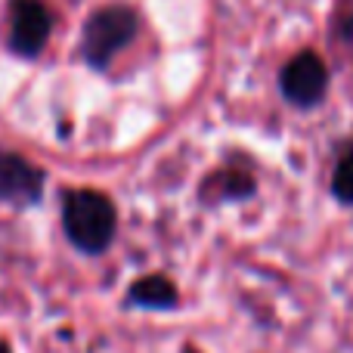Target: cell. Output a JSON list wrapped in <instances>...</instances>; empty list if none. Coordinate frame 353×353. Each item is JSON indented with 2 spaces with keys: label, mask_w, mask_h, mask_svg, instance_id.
<instances>
[{
  "label": "cell",
  "mask_w": 353,
  "mask_h": 353,
  "mask_svg": "<svg viewBox=\"0 0 353 353\" xmlns=\"http://www.w3.org/2000/svg\"><path fill=\"white\" fill-rule=\"evenodd\" d=\"M62 226L78 251L103 254L118 230V211L109 195L97 189H74L62 201Z\"/></svg>",
  "instance_id": "1"
},
{
  "label": "cell",
  "mask_w": 353,
  "mask_h": 353,
  "mask_svg": "<svg viewBox=\"0 0 353 353\" xmlns=\"http://www.w3.org/2000/svg\"><path fill=\"white\" fill-rule=\"evenodd\" d=\"M137 31H140V16L130 6H103L87 19L81 34V53L93 68H109V62L137 37Z\"/></svg>",
  "instance_id": "2"
},
{
  "label": "cell",
  "mask_w": 353,
  "mask_h": 353,
  "mask_svg": "<svg viewBox=\"0 0 353 353\" xmlns=\"http://www.w3.org/2000/svg\"><path fill=\"white\" fill-rule=\"evenodd\" d=\"M254 192V180L248 174H239V171H220L214 176H208L205 186H201V199H220V201H230V199H248Z\"/></svg>",
  "instance_id": "7"
},
{
  "label": "cell",
  "mask_w": 353,
  "mask_h": 353,
  "mask_svg": "<svg viewBox=\"0 0 353 353\" xmlns=\"http://www.w3.org/2000/svg\"><path fill=\"white\" fill-rule=\"evenodd\" d=\"M183 353H199V350H195V347H183Z\"/></svg>",
  "instance_id": "9"
},
{
  "label": "cell",
  "mask_w": 353,
  "mask_h": 353,
  "mask_svg": "<svg viewBox=\"0 0 353 353\" xmlns=\"http://www.w3.org/2000/svg\"><path fill=\"white\" fill-rule=\"evenodd\" d=\"M53 19L41 0H12L10 6V50L16 56L34 59L50 41Z\"/></svg>",
  "instance_id": "4"
},
{
  "label": "cell",
  "mask_w": 353,
  "mask_h": 353,
  "mask_svg": "<svg viewBox=\"0 0 353 353\" xmlns=\"http://www.w3.org/2000/svg\"><path fill=\"white\" fill-rule=\"evenodd\" d=\"M332 192L341 205H353V149L338 159L335 165V176H332Z\"/></svg>",
  "instance_id": "8"
},
{
  "label": "cell",
  "mask_w": 353,
  "mask_h": 353,
  "mask_svg": "<svg viewBox=\"0 0 353 353\" xmlns=\"http://www.w3.org/2000/svg\"><path fill=\"white\" fill-rule=\"evenodd\" d=\"M43 192V171L34 168L28 159L0 149V201L31 205Z\"/></svg>",
  "instance_id": "5"
},
{
  "label": "cell",
  "mask_w": 353,
  "mask_h": 353,
  "mask_svg": "<svg viewBox=\"0 0 353 353\" xmlns=\"http://www.w3.org/2000/svg\"><path fill=\"white\" fill-rule=\"evenodd\" d=\"M128 304L130 307H143V310H174L180 304V294H176V285L168 276H143L130 285L128 292Z\"/></svg>",
  "instance_id": "6"
},
{
  "label": "cell",
  "mask_w": 353,
  "mask_h": 353,
  "mask_svg": "<svg viewBox=\"0 0 353 353\" xmlns=\"http://www.w3.org/2000/svg\"><path fill=\"white\" fill-rule=\"evenodd\" d=\"M279 87L292 105H298V109H313V105L323 103L325 90H329V65L323 62L319 53L301 50L298 56H292V59L282 65Z\"/></svg>",
  "instance_id": "3"
},
{
  "label": "cell",
  "mask_w": 353,
  "mask_h": 353,
  "mask_svg": "<svg viewBox=\"0 0 353 353\" xmlns=\"http://www.w3.org/2000/svg\"><path fill=\"white\" fill-rule=\"evenodd\" d=\"M0 353H10V347H6V344H0Z\"/></svg>",
  "instance_id": "10"
}]
</instances>
